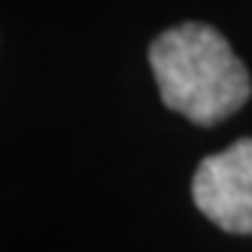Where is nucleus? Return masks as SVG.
<instances>
[{
    "instance_id": "nucleus-2",
    "label": "nucleus",
    "mask_w": 252,
    "mask_h": 252,
    "mask_svg": "<svg viewBox=\"0 0 252 252\" xmlns=\"http://www.w3.org/2000/svg\"><path fill=\"white\" fill-rule=\"evenodd\" d=\"M191 197L222 231L252 234V137L204 158L191 179Z\"/></svg>"
},
{
    "instance_id": "nucleus-1",
    "label": "nucleus",
    "mask_w": 252,
    "mask_h": 252,
    "mask_svg": "<svg viewBox=\"0 0 252 252\" xmlns=\"http://www.w3.org/2000/svg\"><path fill=\"white\" fill-rule=\"evenodd\" d=\"M161 100L194 125H216L252 94L243 61L216 28L186 22L164 31L149 49Z\"/></svg>"
}]
</instances>
